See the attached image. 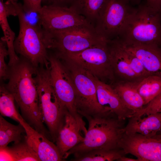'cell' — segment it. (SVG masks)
Wrapping results in <instances>:
<instances>
[{
    "instance_id": "14",
    "label": "cell",
    "mask_w": 161,
    "mask_h": 161,
    "mask_svg": "<svg viewBox=\"0 0 161 161\" xmlns=\"http://www.w3.org/2000/svg\"><path fill=\"white\" fill-rule=\"evenodd\" d=\"M87 131L67 111L55 142L63 160L66 153L83 141Z\"/></svg>"
},
{
    "instance_id": "8",
    "label": "cell",
    "mask_w": 161,
    "mask_h": 161,
    "mask_svg": "<svg viewBox=\"0 0 161 161\" xmlns=\"http://www.w3.org/2000/svg\"><path fill=\"white\" fill-rule=\"evenodd\" d=\"M62 62L69 71L73 80L75 90V105L78 114L84 117L107 111L98 102L95 85L90 73L71 61Z\"/></svg>"
},
{
    "instance_id": "2",
    "label": "cell",
    "mask_w": 161,
    "mask_h": 161,
    "mask_svg": "<svg viewBox=\"0 0 161 161\" xmlns=\"http://www.w3.org/2000/svg\"><path fill=\"white\" fill-rule=\"evenodd\" d=\"M88 128L83 141L65 154L64 159L75 153L95 149L120 148L119 143L124 127L125 120L120 119L111 111L86 115Z\"/></svg>"
},
{
    "instance_id": "10",
    "label": "cell",
    "mask_w": 161,
    "mask_h": 161,
    "mask_svg": "<svg viewBox=\"0 0 161 161\" xmlns=\"http://www.w3.org/2000/svg\"><path fill=\"white\" fill-rule=\"evenodd\" d=\"M129 0H108L95 28L108 40L118 37L128 17L134 8Z\"/></svg>"
},
{
    "instance_id": "36",
    "label": "cell",
    "mask_w": 161,
    "mask_h": 161,
    "mask_svg": "<svg viewBox=\"0 0 161 161\" xmlns=\"http://www.w3.org/2000/svg\"><path fill=\"white\" fill-rule=\"evenodd\" d=\"M157 134H161V130Z\"/></svg>"
},
{
    "instance_id": "12",
    "label": "cell",
    "mask_w": 161,
    "mask_h": 161,
    "mask_svg": "<svg viewBox=\"0 0 161 161\" xmlns=\"http://www.w3.org/2000/svg\"><path fill=\"white\" fill-rule=\"evenodd\" d=\"M119 146L126 154L134 156L139 161H161V136L158 134L150 137L123 132Z\"/></svg>"
},
{
    "instance_id": "32",
    "label": "cell",
    "mask_w": 161,
    "mask_h": 161,
    "mask_svg": "<svg viewBox=\"0 0 161 161\" xmlns=\"http://www.w3.org/2000/svg\"><path fill=\"white\" fill-rule=\"evenodd\" d=\"M145 3L154 10L161 13V0H144Z\"/></svg>"
},
{
    "instance_id": "15",
    "label": "cell",
    "mask_w": 161,
    "mask_h": 161,
    "mask_svg": "<svg viewBox=\"0 0 161 161\" xmlns=\"http://www.w3.org/2000/svg\"><path fill=\"white\" fill-rule=\"evenodd\" d=\"M24 127L25 139L40 161L64 160L56 145L45 135L37 131L24 120L20 123Z\"/></svg>"
},
{
    "instance_id": "31",
    "label": "cell",
    "mask_w": 161,
    "mask_h": 161,
    "mask_svg": "<svg viewBox=\"0 0 161 161\" xmlns=\"http://www.w3.org/2000/svg\"><path fill=\"white\" fill-rule=\"evenodd\" d=\"M72 0H42L43 5L69 7Z\"/></svg>"
},
{
    "instance_id": "28",
    "label": "cell",
    "mask_w": 161,
    "mask_h": 161,
    "mask_svg": "<svg viewBox=\"0 0 161 161\" xmlns=\"http://www.w3.org/2000/svg\"><path fill=\"white\" fill-rule=\"evenodd\" d=\"M161 112V92L141 110L135 112L133 116L141 117Z\"/></svg>"
},
{
    "instance_id": "23",
    "label": "cell",
    "mask_w": 161,
    "mask_h": 161,
    "mask_svg": "<svg viewBox=\"0 0 161 161\" xmlns=\"http://www.w3.org/2000/svg\"><path fill=\"white\" fill-rule=\"evenodd\" d=\"M135 84L144 106L161 92V77L159 76L149 75L135 82Z\"/></svg>"
},
{
    "instance_id": "4",
    "label": "cell",
    "mask_w": 161,
    "mask_h": 161,
    "mask_svg": "<svg viewBox=\"0 0 161 161\" xmlns=\"http://www.w3.org/2000/svg\"><path fill=\"white\" fill-rule=\"evenodd\" d=\"M41 29L47 50L53 51L57 57L80 52L107 40L99 35L92 25L54 31Z\"/></svg>"
},
{
    "instance_id": "6",
    "label": "cell",
    "mask_w": 161,
    "mask_h": 161,
    "mask_svg": "<svg viewBox=\"0 0 161 161\" xmlns=\"http://www.w3.org/2000/svg\"><path fill=\"white\" fill-rule=\"evenodd\" d=\"M35 79L42 119L47 126L51 140L55 143L68 110L59 100L51 84L49 68L38 67Z\"/></svg>"
},
{
    "instance_id": "24",
    "label": "cell",
    "mask_w": 161,
    "mask_h": 161,
    "mask_svg": "<svg viewBox=\"0 0 161 161\" xmlns=\"http://www.w3.org/2000/svg\"><path fill=\"white\" fill-rule=\"evenodd\" d=\"M9 15L4 6L3 0H0V24L4 33L9 54V66L16 62L19 59L15 51L14 43L15 39V33L10 28L7 18Z\"/></svg>"
},
{
    "instance_id": "22",
    "label": "cell",
    "mask_w": 161,
    "mask_h": 161,
    "mask_svg": "<svg viewBox=\"0 0 161 161\" xmlns=\"http://www.w3.org/2000/svg\"><path fill=\"white\" fill-rule=\"evenodd\" d=\"M126 154L121 148L114 149H95L73 154L72 161H118Z\"/></svg>"
},
{
    "instance_id": "27",
    "label": "cell",
    "mask_w": 161,
    "mask_h": 161,
    "mask_svg": "<svg viewBox=\"0 0 161 161\" xmlns=\"http://www.w3.org/2000/svg\"><path fill=\"white\" fill-rule=\"evenodd\" d=\"M121 54L135 73L141 79L151 75L145 69L140 60L134 54L125 48L117 38H114Z\"/></svg>"
},
{
    "instance_id": "7",
    "label": "cell",
    "mask_w": 161,
    "mask_h": 161,
    "mask_svg": "<svg viewBox=\"0 0 161 161\" xmlns=\"http://www.w3.org/2000/svg\"><path fill=\"white\" fill-rule=\"evenodd\" d=\"M108 41L106 40L80 52L57 58L61 61H73L100 80L106 83L109 81L112 84L115 77L111 61Z\"/></svg>"
},
{
    "instance_id": "18",
    "label": "cell",
    "mask_w": 161,
    "mask_h": 161,
    "mask_svg": "<svg viewBox=\"0 0 161 161\" xmlns=\"http://www.w3.org/2000/svg\"><path fill=\"white\" fill-rule=\"evenodd\" d=\"M108 47L114 75L118 81L135 83L141 79L133 71L120 53L117 44L114 39L109 40Z\"/></svg>"
},
{
    "instance_id": "16",
    "label": "cell",
    "mask_w": 161,
    "mask_h": 161,
    "mask_svg": "<svg viewBox=\"0 0 161 161\" xmlns=\"http://www.w3.org/2000/svg\"><path fill=\"white\" fill-rule=\"evenodd\" d=\"M120 43L136 56L151 75L161 77V46L156 44Z\"/></svg>"
},
{
    "instance_id": "21",
    "label": "cell",
    "mask_w": 161,
    "mask_h": 161,
    "mask_svg": "<svg viewBox=\"0 0 161 161\" xmlns=\"http://www.w3.org/2000/svg\"><path fill=\"white\" fill-rule=\"evenodd\" d=\"M108 0H72L69 7L95 26Z\"/></svg>"
},
{
    "instance_id": "34",
    "label": "cell",
    "mask_w": 161,
    "mask_h": 161,
    "mask_svg": "<svg viewBox=\"0 0 161 161\" xmlns=\"http://www.w3.org/2000/svg\"><path fill=\"white\" fill-rule=\"evenodd\" d=\"M132 5H137L141 4V2L143 0H129Z\"/></svg>"
},
{
    "instance_id": "13",
    "label": "cell",
    "mask_w": 161,
    "mask_h": 161,
    "mask_svg": "<svg viewBox=\"0 0 161 161\" xmlns=\"http://www.w3.org/2000/svg\"><path fill=\"white\" fill-rule=\"evenodd\" d=\"M90 74L95 85L98 101L104 109L112 111L122 120H125L134 115L135 112L125 105L110 84L100 80Z\"/></svg>"
},
{
    "instance_id": "3",
    "label": "cell",
    "mask_w": 161,
    "mask_h": 161,
    "mask_svg": "<svg viewBox=\"0 0 161 161\" xmlns=\"http://www.w3.org/2000/svg\"><path fill=\"white\" fill-rule=\"evenodd\" d=\"M117 38L124 43L161 46V13L140 4L134 8Z\"/></svg>"
},
{
    "instance_id": "30",
    "label": "cell",
    "mask_w": 161,
    "mask_h": 161,
    "mask_svg": "<svg viewBox=\"0 0 161 161\" xmlns=\"http://www.w3.org/2000/svg\"><path fill=\"white\" fill-rule=\"evenodd\" d=\"M23 9L25 13H37L42 7V0H23Z\"/></svg>"
},
{
    "instance_id": "33",
    "label": "cell",
    "mask_w": 161,
    "mask_h": 161,
    "mask_svg": "<svg viewBox=\"0 0 161 161\" xmlns=\"http://www.w3.org/2000/svg\"><path fill=\"white\" fill-rule=\"evenodd\" d=\"M118 161H139V160L137 159H134L126 157V156H124L121 157Z\"/></svg>"
},
{
    "instance_id": "29",
    "label": "cell",
    "mask_w": 161,
    "mask_h": 161,
    "mask_svg": "<svg viewBox=\"0 0 161 161\" xmlns=\"http://www.w3.org/2000/svg\"><path fill=\"white\" fill-rule=\"evenodd\" d=\"M6 43L4 37L0 41V78L1 80L8 79L9 68L5 61V58L9 55Z\"/></svg>"
},
{
    "instance_id": "1",
    "label": "cell",
    "mask_w": 161,
    "mask_h": 161,
    "mask_svg": "<svg viewBox=\"0 0 161 161\" xmlns=\"http://www.w3.org/2000/svg\"><path fill=\"white\" fill-rule=\"evenodd\" d=\"M9 66L8 81L4 83L5 86L13 95L24 120L36 131L47 135L48 131L44 124L35 79L38 67L20 56Z\"/></svg>"
},
{
    "instance_id": "26",
    "label": "cell",
    "mask_w": 161,
    "mask_h": 161,
    "mask_svg": "<svg viewBox=\"0 0 161 161\" xmlns=\"http://www.w3.org/2000/svg\"><path fill=\"white\" fill-rule=\"evenodd\" d=\"M13 95L6 88L4 83L0 86V112L3 116L9 117L18 123L25 120L18 112Z\"/></svg>"
},
{
    "instance_id": "17",
    "label": "cell",
    "mask_w": 161,
    "mask_h": 161,
    "mask_svg": "<svg viewBox=\"0 0 161 161\" xmlns=\"http://www.w3.org/2000/svg\"><path fill=\"white\" fill-rule=\"evenodd\" d=\"M145 116L143 117L132 116L128 118L123 132L137 133L150 137L156 135L161 130V112Z\"/></svg>"
},
{
    "instance_id": "9",
    "label": "cell",
    "mask_w": 161,
    "mask_h": 161,
    "mask_svg": "<svg viewBox=\"0 0 161 161\" xmlns=\"http://www.w3.org/2000/svg\"><path fill=\"white\" fill-rule=\"evenodd\" d=\"M48 54L50 81L57 96L78 122L81 124H85L76 108L75 88L69 71L54 55L51 53Z\"/></svg>"
},
{
    "instance_id": "25",
    "label": "cell",
    "mask_w": 161,
    "mask_h": 161,
    "mask_svg": "<svg viewBox=\"0 0 161 161\" xmlns=\"http://www.w3.org/2000/svg\"><path fill=\"white\" fill-rule=\"evenodd\" d=\"M25 133L20 123L16 125L5 120L0 115V148L8 146L10 142H19L23 140L22 134Z\"/></svg>"
},
{
    "instance_id": "35",
    "label": "cell",
    "mask_w": 161,
    "mask_h": 161,
    "mask_svg": "<svg viewBox=\"0 0 161 161\" xmlns=\"http://www.w3.org/2000/svg\"><path fill=\"white\" fill-rule=\"evenodd\" d=\"M11 2L13 5H15L17 4L18 2L17 0H8Z\"/></svg>"
},
{
    "instance_id": "5",
    "label": "cell",
    "mask_w": 161,
    "mask_h": 161,
    "mask_svg": "<svg viewBox=\"0 0 161 161\" xmlns=\"http://www.w3.org/2000/svg\"><path fill=\"white\" fill-rule=\"evenodd\" d=\"M16 7L19 24L18 34L14 43L16 53L36 67L42 66L49 68V54L41 28L27 19L22 5L19 3Z\"/></svg>"
},
{
    "instance_id": "20",
    "label": "cell",
    "mask_w": 161,
    "mask_h": 161,
    "mask_svg": "<svg viewBox=\"0 0 161 161\" xmlns=\"http://www.w3.org/2000/svg\"><path fill=\"white\" fill-rule=\"evenodd\" d=\"M0 161H38L40 160L35 152L24 140L11 146L0 148Z\"/></svg>"
},
{
    "instance_id": "19",
    "label": "cell",
    "mask_w": 161,
    "mask_h": 161,
    "mask_svg": "<svg viewBox=\"0 0 161 161\" xmlns=\"http://www.w3.org/2000/svg\"><path fill=\"white\" fill-rule=\"evenodd\" d=\"M135 83L118 81L110 84L125 105L135 113L144 106V101L137 89Z\"/></svg>"
},
{
    "instance_id": "11",
    "label": "cell",
    "mask_w": 161,
    "mask_h": 161,
    "mask_svg": "<svg viewBox=\"0 0 161 161\" xmlns=\"http://www.w3.org/2000/svg\"><path fill=\"white\" fill-rule=\"evenodd\" d=\"M37 14L39 26L47 31L92 25L84 17L69 7L43 5Z\"/></svg>"
},
{
    "instance_id": "37",
    "label": "cell",
    "mask_w": 161,
    "mask_h": 161,
    "mask_svg": "<svg viewBox=\"0 0 161 161\" xmlns=\"http://www.w3.org/2000/svg\"><path fill=\"white\" fill-rule=\"evenodd\" d=\"M158 134L160 135L161 136V134Z\"/></svg>"
}]
</instances>
